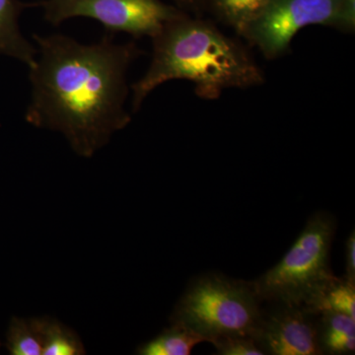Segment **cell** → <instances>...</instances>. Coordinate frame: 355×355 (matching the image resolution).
Instances as JSON below:
<instances>
[{"label": "cell", "instance_id": "6da1fadb", "mask_svg": "<svg viewBox=\"0 0 355 355\" xmlns=\"http://www.w3.org/2000/svg\"><path fill=\"white\" fill-rule=\"evenodd\" d=\"M33 39L37 58L26 121L62 133L74 153L92 157L132 121L128 71L141 51L135 43H116L111 32L90 44L62 34Z\"/></svg>", "mask_w": 355, "mask_h": 355}, {"label": "cell", "instance_id": "7a4b0ae2", "mask_svg": "<svg viewBox=\"0 0 355 355\" xmlns=\"http://www.w3.org/2000/svg\"><path fill=\"white\" fill-rule=\"evenodd\" d=\"M150 39V64L130 87L133 113L147 96L168 81H191L198 97L207 100L218 99L226 89L265 83L263 72L247 49L202 16L184 13L165 23Z\"/></svg>", "mask_w": 355, "mask_h": 355}, {"label": "cell", "instance_id": "3957f363", "mask_svg": "<svg viewBox=\"0 0 355 355\" xmlns=\"http://www.w3.org/2000/svg\"><path fill=\"white\" fill-rule=\"evenodd\" d=\"M336 231L335 216L319 211L277 266L252 282L261 302L309 309L336 277L331 249Z\"/></svg>", "mask_w": 355, "mask_h": 355}, {"label": "cell", "instance_id": "277c9868", "mask_svg": "<svg viewBox=\"0 0 355 355\" xmlns=\"http://www.w3.org/2000/svg\"><path fill=\"white\" fill-rule=\"evenodd\" d=\"M252 282L210 273L193 280L173 312L172 324L205 342L226 336L254 338L263 311Z\"/></svg>", "mask_w": 355, "mask_h": 355}, {"label": "cell", "instance_id": "5b68a950", "mask_svg": "<svg viewBox=\"0 0 355 355\" xmlns=\"http://www.w3.org/2000/svg\"><path fill=\"white\" fill-rule=\"evenodd\" d=\"M312 25L354 33L355 0H270L242 38L268 60H275L287 53L301 29Z\"/></svg>", "mask_w": 355, "mask_h": 355}, {"label": "cell", "instance_id": "8992f818", "mask_svg": "<svg viewBox=\"0 0 355 355\" xmlns=\"http://www.w3.org/2000/svg\"><path fill=\"white\" fill-rule=\"evenodd\" d=\"M37 7L53 26L72 18H90L107 31L127 33L133 38H151L168 21L186 13L162 0H42Z\"/></svg>", "mask_w": 355, "mask_h": 355}, {"label": "cell", "instance_id": "52a82bcc", "mask_svg": "<svg viewBox=\"0 0 355 355\" xmlns=\"http://www.w3.org/2000/svg\"><path fill=\"white\" fill-rule=\"evenodd\" d=\"M316 316L304 307L277 304L272 312H263L254 340L265 354H323Z\"/></svg>", "mask_w": 355, "mask_h": 355}, {"label": "cell", "instance_id": "ba28073f", "mask_svg": "<svg viewBox=\"0 0 355 355\" xmlns=\"http://www.w3.org/2000/svg\"><path fill=\"white\" fill-rule=\"evenodd\" d=\"M36 3H25L20 0H0V55L19 60L28 69L36 62L37 48L20 31L21 13Z\"/></svg>", "mask_w": 355, "mask_h": 355}, {"label": "cell", "instance_id": "9c48e42d", "mask_svg": "<svg viewBox=\"0 0 355 355\" xmlns=\"http://www.w3.org/2000/svg\"><path fill=\"white\" fill-rule=\"evenodd\" d=\"M318 340L323 354H354L355 319L338 312L317 315Z\"/></svg>", "mask_w": 355, "mask_h": 355}, {"label": "cell", "instance_id": "30bf717a", "mask_svg": "<svg viewBox=\"0 0 355 355\" xmlns=\"http://www.w3.org/2000/svg\"><path fill=\"white\" fill-rule=\"evenodd\" d=\"M270 0H202L203 12L234 30L242 37L250 23L258 17Z\"/></svg>", "mask_w": 355, "mask_h": 355}, {"label": "cell", "instance_id": "8fae6325", "mask_svg": "<svg viewBox=\"0 0 355 355\" xmlns=\"http://www.w3.org/2000/svg\"><path fill=\"white\" fill-rule=\"evenodd\" d=\"M44 318H13L7 333V347L13 355H43Z\"/></svg>", "mask_w": 355, "mask_h": 355}, {"label": "cell", "instance_id": "7c38bea8", "mask_svg": "<svg viewBox=\"0 0 355 355\" xmlns=\"http://www.w3.org/2000/svg\"><path fill=\"white\" fill-rule=\"evenodd\" d=\"M205 342L202 338L180 324H172L162 334L139 349L141 355H189L198 343Z\"/></svg>", "mask_w": 355, "mask_h": 355}, {"label": "cell", "instance_id": "4fadbf2b", "mask_svg": "<svg viewBox=\"0 0 355 355\" xmlns=\"http://www.w3.org/2000/svg\"><path fill=\"white\" fill-rule=\"evenodd\" d=\"M307 310L315 315L327 311L343 313L355 319V282L338 277Z\"/></svg>", "mask_w": 355, "mask_h": 355}, {"label": "cell", "instance_id": "5bb4252c", "mask_svg": "<svg viewBox=\"0 0 355 355\" xmlns=\"http://www.w3.org/2000/svg\"><path fill=\"white\" fill-rule=\"evenodd\" d=\"M43 355H79L85 354L79 336L69 328L50 318H44Z\"/></svg>", "mask_w": 355, "mask_h": 355}, {"label": "cell", "instance_id": "9a60e30c", "mask_svg": "<svg viewBox=\"0 0 355 355\" xmlns=\"http://www.w3.org/2000/svg\"><path fill=\"white\" fill-rule=\"evenodd\" d=\"M210 343L221 355H263L254 338L249 336H226L214 338Z\"/></svg>", "mask_w": 355, "mask_h": 355}, {"label": "cell", "instance_id": "2e32d148", "mask_svg": "<svg viewBox=\"0 0 355 355\" xmlns=\"http://www.w3.org/2000/svg\"><path fill=\"white\" fill-rule=\"evenodd\" d=\"M345 257H347V265H345V279L355 282V232L352 230L345 243Z\"/></svg>", "mask_w": 355, "mask_h": 355}, {"label": "cell", "instance_id": "e0dca14e", "mask_svg": "<svg viewBox=\"0 0 355 355\" xmlns=\"http://www.w3.org/2000/svg\"><path fill=\"white\" fill-rule=\"evenodd\" d=\"M173 6L191 15L202 16V0H171Z\"/></svg>", "mask_w": 355, "mask_h": 355}]
</instances>
